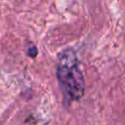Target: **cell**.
I'll return each instance as SVG.
<instances>
[{"label":"cell","instance_id":"cell-1","mask_svg":"<svg viewBox=\"0 0 125 125\" xmlns=\"http://www.w3.org/2000/svg\"><path fill=\"white\" fill-rule=\"evenodd\" d=\"M57 78L65 99L71 102L82 98L85 91V80L73 50L66 49L59 56Z\"/></svg>","mask_w":125,"mask_h":125},{"label":"cell","instance_id":"cell-2","mask_svg":"<svg viewBox=\"0 0 125 125\" xmlns=\"http://www.w3.org/2000/svg\"><path fill=\"white\" fill-rule=\"evenodd\" d=\"M27 54L28 56H30L31 58H35L37 56V49L35 46H31L30 48H28V51H27Z\"/></svg>","mask_w":125,"mask_h":125}]
</instances>
